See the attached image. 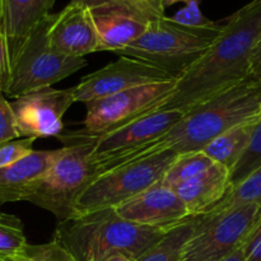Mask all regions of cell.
Segmentation results:
<instances>
[{
	"label": "cell",
	"instance_id": "5bb4252c",
	"mask_svg": "<svg viewBox=\"0 0 261 261\" xmlns=\"http://www.w3.org/2000/svg\"><path fill=\"white\" fill-rule=\"evenodd\" d=\"M114 209L125 221L148 227H173L193 217L176 191L162 182Z\"/></svg>",
	"mask_w": 261,
	"mask_h": 261
},
{
	"label": "cell",
	"instance_id": "e0dca14e",
	"mask_svg": "<svg viewBox=\"0 0 261 261\" xmlns=\"http://www.w3.org/2000/svg\"><path fill=\"white\" fill-rule=\"evenodd\" d=\"M55 0H7L12 66L30 33L51 14Z\"/></svg>",
	"mask_w": 261,
	"mask_h": 261
},
{
	"label": "cell",
	"instance_id": "8992f818",
	"mask_svg": "<svg viewBox=\"0 0 261 261\" xmlns=\"http://www.w3.org/2000/svg\"><path fill=\"white\" fill-rule=\"evenodd\" d=\"M177 155L165 150L101 173L78 199L73 218L94 211L116 208L161 182Z\"/></svg>",
	"mask_w": 261,
	"mask_h": 261
},
{
	"label": "cell",
	"instance_id": "ab89813d",
	"mask_svg": "<svg viewBox=\"0 0 261 261\" xmlns=\"http://www.w3.org/2000/svg\"><path fill=\"white\" fill-rule=\"evenodd\" d=\"M3 260H5V259H3V257H0V261H3Z\"/></svg>",
	"mask_w": 261,
	"mask_h": 261
},
{
	"label": "cell",
	"instance_id": "2e32d148",
	"mask_svg": "<svg viewBox=\"0 0 261 261\" xmlns=\"http://www.w3.org/2000/svg\"><path fill=\"white\" fill-rule=\"evenodd\" d=\"M231 189V172L214 163L191 180L175 189L190 216H203L211 212Z\"/></svg>",
	"mask_w": 261,
	"mask_h": 261
},
{
	"label": "cell",
	"instance_id": "3957f363",
	"mask_svg": "<svg viewBox=\"0 0 261 261\" xmlns=\"http://www.w3.org/2000/svg\"><path fill=\"white\" fill-rule=\"evenodd\" d=\"M172 227H148L125 221L114 208L82 214L58 223L54 239L76 261H101L114 254L138 260Z\"/></svg>",
	"mask_w": 261,
	"mask_h": 261
},
{
	"label": "cell",
	"instance_id": "7c38bea8",
	"mask_svg": "<svg viewBox=\"0 0 261 261\" xmlns=\"http://www.w3.org/2000/svg\"><path fill=\"white\" fill-rule=\"evenodd\" d=\"M75 103L73 88H45L10 102L19 138H59L64 130V115Z\"/></svg>",
	"mask_w": 261,
	"mask_h": 261
},
{
	"label": "cell",
	"instance_id": "8d00e7d4",
	"mask_svg": "<svg viewBox=\"0 0 261 261\" xmlns=\"http://www.w3.org/2000/svg\"><path fill=\"white\" fill-rule=\"evenodd\" d=\"M256 79H257V84H259V87H260V89H261V75L260 76H256Z\"/></svg>",
	"mask_w": 261,
	"mask_h": 261
},
{
	"label": "cell",
	"instance_id": "d6a6232c",
	"mask_svg": "<svg viewBox=\"0 0 261 261\" xmlns=\"http://www.w3.org/2000/svg\"><path fill=\"white\" fill-rule=\"evenodd\" d=\"M145 4L149 5L154 12H157L160 15H165V4H163V0H142Z\"/></svg>",
	"mask_w": 261,
	"mask_h": 261
},
{
	"label": "cell",
	"instance_id": "cb8c5ba5",
	"mask_svg": "<svg viewBox=\"0 0 261 261\" xmlns=\"http://www.w3.org/2000/svg\"><path fill=\"white\" fill-rule=\"evenodd\" d=\"M27 245L22 221L13 214L0 213V257L12 259Z\"/></svg>",
	"mask_w": 261,
	"mask_h": 261
},
{
	"label": "cell",
	"instance_id": "74e56055",
	"mask_svg": "<svg viewBox=\"0 0 261 261\" xmlns=\"http://www.w3.org/2000/svg\"><path fill=\"white\" fill-rule=\"evenodd\" d=\"M259 121H261V106H260V114H259Z\"/></svg>",
	"mask_w": 261,
	"mask_h": 261
},
{
	"label": "cell",
	"instance_id": "d4e9b609",
	"mask_svg": "<svg viewBox=\"0 0 261 261\" xmlns=\"http://www.w3.org/2000/svg\"><path fill=\"white\" fill-rule=\"evenodd\" d=\"M261 166V121H257L252 132L249 145L242 157L231 171V188L239 185L241 181Z\"/></svg>",
	"mask_w": 261,
	"mask_h": 261
},
{
	"label": "cell",
	"instance_id": "1f68e13d",
	"mask_svg": "<svg viewBox=\"0 0 261 261\" xmlns=\"http://www.w3.org/2000/svg\"><path fill=\"white\" fill-rule=\"evenodd\" d=\"M221 261H246V251H245V247L241 246L240 249H237L236 251L232 252L231 255H228L227 257L222 259Z\"/></svg>",
	"mask_w": 261,
	"mask_h": 261
},
{
	"label": "cell",
	"instance_id": "52a82bcc",
	"mask_svg": "<svg viewBox=\"0 0 261 261\" xmlns=\"http://www.w3.org/2000/svg\"><path fill=\"white\" fill-rule=\"evenodd\" d=\"M50 15L30 33L23 43L13 63L5 96L18 98L31 92L50 88L87 65L84 58L63 55L53 50L47 37Z\"/></svg>",
	"mask_w": 261,
	"mask_h": 261
},
{
	"label": "cell",
	"instance_id": "ac0fdd59",
	"mask_svg": "<svg viewBox=\"0 0 261 261\" xmlns=\"http://www.w3.org/2000/svg\"><path fill=\"white\" fill-rule=\"evenodd\" d=\"M99 40V51L117 54L144 35L145 20L124 13H92Z\"/></svg>",
	"mask_w": 261,
	"mask_h": 261
},
{
	"label": "cell",
	"instance_id": "277c9868",
	"mask_svg": "<svg viewBox=\"0 0 261 261\" xmlns=\"http://www.w3.org/2000/svg\"><path fill=\"white\" fill-rule=\"evenodd\" d=\"M59 139L65 144L64 153L32 184L24 201L48 211L60 223L73 218L78 199L101 173L91 161L92 138L74 132Z\"/></svg>",
	"mask_w": 261,
	"mask_h": 261
},
{
	"label": "cell",
	"instance_id": "603a6c76",
	"mask_svg": "<svg viewBox=\"0 0 261 261\" xmlns=\"http://www.w3.org/2000/svg\"><path fill=\"white\" fill-rule=\"evenodd\" d=\"M74 4H82L92 13H124L145 22H152L160 15L142 0H70Z\"/></svg>",
	"mask_w": 261,
	"mask_h": 261
},
{
	"label": "cell",
	"instance_id": "ba28073f",
	"mask_svg": "<svg viewBox=\"0 0 261 261\" xmlns=\"http://www.w3.org/2000/svg\"><path fill=\"white\" fill-rule=\"evenodd\" d=\"M260 217L261 205L257 204L200 216L181 261H221L244 246Z\"/></svg>",
	"mask_w": 261,
	"mask_h": 261
},
{
	"label": "cell",
	"instance_id": "9a60e30c",
	"mask_svg": "<svg viewBox=\"0 0 261 261\" xmlns=\"http://www.w3.org/2000/svg\"><path fill=\"white\" fill-rule=\"evenodd\" d=\"M64 153V147L54 150H33L30 155L8 167L0 168V206L24 201L30 188Z\"/></svg>",
	"mask_w": 261,
	"mask_h": 261
},
{
	"label": "cell",
	"instance_id": "5b68a950",
	"mask_svg": "<svg viewBox=\"0 0 261 261\" xmlns=\"http://www.w3.org/2000/svg\"><path fill=\"white\" fill-rule=\"evenodd\" d=\"M222 28L223 23L209 28L188 27L165 15L148 23L144 35L116 55L139 59L177 79L198 63Z\"/></svg>",
	"mask_w": 261,
	"mask_h": 261
},
{
	"label": "cell",
	"instance_id": "4fadbf2b",
	"mask_svg": "<svg viewBox=\"0 0 261 261\" xmlns=\"http://www.w3.org/2000/svg\"><path fill=\"white\" fill-rule=\"evenodd\" d=\"M47 37L53 50L63 55L84 58L99 51L93 15L82 4L69 3L61 12L51 14Z\"/></svg>",
	"mask_w": 261,
	"mask_h": 261
},
{
	"label": "cell",
	"instance_id": "f1b7e54d",
	"mask_svg": "<svg viewBox=\"0 0 261 261\" xmlns=\"http://www.w3.org/2000/svg\"><path fill=\"white\" fill-rule=\"evenodd\" d=\"M199 4H200V0H189L185 7L178 10L175 15H172L171 19L180 24L196 28H209L218 24L201 13Z\"/></svg>",
	"mask_w": 261,
	"mask_h": 261
},
{
	"label": "cell",
	"instance_id": "6da1fadb",
	"mask_svg": "<svg viewBox=\"0 0 261 261\" xmlns=\"http://www.w3.org/2000/svg\"><path fill=\"white\" fill-rule=\"evenodd\" d=\"M261 38V0L229 15L221 35L186 73L176 79L172 94L158 111L186 112L251 78V59Z\"/></svg>",
	"mask_w": 261,
	"mask_h": 261
},
{
	"label": "cell",
	"instance_id": "7a4b0ae2",
	"mask_svg": "<svg viewBox=\"0 0 261 261\" xmlns=\"http://www.w3.org/2000/svg\"><path fill=\"white\" fill-rule=\"evenodd\" d=\"M260 106L261 89L256 76H251L184 112L177 124L133 155L127 163L165 150L176 154L203 150L227 130L245 122L259 121Z\"/></svg>",
	"mask_w": 261,
	"mask_h": 261
},
{
	"label": "cell",
	"instance_id": "4dcf8cb0",
	"mask_svg": "<svg viewBox=\"0 0 261 261\" xmlns=\"http://www.w3.org/2000/svg\"><path fill=\"white\" fill-rule=\"evenodd\" d=\"M251 73L254 76L261 75V38L255 47L251 59Z\"/></svg>",
	"mask_w": 261,
	"mask_h": 261
},
{
	"label": "cell",
	"instance_id": "836d02e7",
	"mask_svg": "<svg viewBox=\"0 0 261 261\" xmlns=\"http://www.w3.org/2000/svg\"><path fill=\"white\" fill-rule=\"evenodd\" d=\"M246 261H261V239L256 246L251 251V254L246 257Z\"/></svg>",
	"mask_w": 261,
	"mask_h": 261
},
{
	"label": "cell",
	"instance_id": "7402d4cb",
	"mask_svg": "<svg viewBox=\"0 0 261 261\" xmlns=\"http://www.w3.org/2000/svg\"><path fill=\"white\" fill-rule=\"evenodd\" d=\"M250 204L261 205V166L239 185L232 186L226 196L206 214H219Z\"/></svg>",
	"mask_w": 261,
	"mask_h": 261
},
{
	"label": "cell",
	"instance_id": "d6986e66",
	"mask_svg": "<svg viewBox=\"0 0 261 261\" xmlns=\"http://www.w3.org/2000/svg\"><path fill=\"white\" fill-rule=\"evenodd\" d=\"M256 122H245L227 130L209 143L203 152L213 162L223 166L231 172L246 150Z\"/></svg>",
	"mask_w": 261,
	"mask_h": 261
},
{
	"label": "cell",
	"instance_id": "ffe728a7",
	"mask_svg": "<svg viewBox=\"0 0 261 261\" xmlns=\"http://www.w3.org/2000/svg\"><path fill=\"white\" fill-rule=\"evenodd\" d=\"M200 216L190 217L173 226L162 239L135 261H181L184 247L198 227Z\"/></svg>",
	"mask_w": 261,
	"mask_h": 261
},
{
	"label": "cell",
	"instance_id": "484cf974",
	"mask_svg": "<svg viewBox=\"0 0 261 261\" xmlns=\"http://www.w3.org/2000/svg\"><path fill=\"white\" fill-rule=\"evenodd\" d=\"M13 261H76L75 257L55 239L47 244H28L20 254L12 257Z\"/></svg>",
	"mask_w": 261,
	"mask_h": 261
},
{
	"label": "cell",
	"instance_id": "d590c367",
	"mask_svg": "<svg viewBox=\"0 0 261 261\" xmlns=\"http://www.w3.org/2000/svg\"><path fill=\"white\" fill-rule=\"evenodd\" d=\"M189 0H163V4H165V8L170 7V5L176 4V3H188Z\"/></svg>",
	"mask_w": 261,
	"mask_h": 261
},
{
	"label": "cell",
	"instance_id": "4316f807",
	"mask_svg": "<svg viewBox=\"0 0 261 261\" xmlns=\"http://www.w3.org/2000/svg\"><path fill=\"white\" fill-rule=\"evenodd\" d=\"M12 73V60L8 35L7 0H0V91L5 92Z\"/></svg>",
	"mask_w": 261,
	"mask_h": 261
},
{
	"label": "cell",
	"instance_id": "9c48e42d",
	"mask_svg": "<svg viewBox=\"0 0 261 261\" xmlns=\"http://www.w3.org/2000/svg\"><path fill=\"white\" fill-rule=\"evenodd\" d=\"M175 86L176 79L144 84L89 102L86 105L83 127L78 133L84 137L98 138L158 111L161 105L172 94Z\"/></svg>",
	"mask_w": 261,
	"mask_h": 261
},
{
	"label": "cell",
	"instance_id": "f35d334b",
	"mask_svg": "<svg viewBox=\"0 0 261 261\" xmlns=\"http://www.w3.org/2000/svg\"><path fill=\"white\" fill-rule=\"evenodd\" d=\"M3 261H13L12 259H5V260H3Z\"/></svg>",
	"mask_w": 261,
	"mask_h": 261
},
{
	"label": "cell",
	"instance_id": "30bf717a",
	"mask_svg": "<svg viewBox=\"0 0 261 261\" xmlns=\"http://www.w3.org/2000/svg\"><path fill=\"white\" fill-rule=\"evenodd\" d=\"M182 116L184 112L178 110L155 111L102 137L92 138V163L99 173L125 165L143 148L162 138Z\"/></svg>",
	"mask_w": 261,
	"mask_h": 261
},
{
	"label": "cell",
	"instance_id": "44dd1931",
	"mask_svg": "<svg viewBox=\"0 0 261 261\" xmlns=\"http://www.w3.org/2000/svg\"><path fill=\"white\" fill-rule=\"evenodd\" d=\"M214 163L216 162H213L203 150L178 154L165 173L161 182L162 185L175 190L178 185L208 170Z\"/></svg>",
	"mask_w": 261,
	"mask_h": 261
},
{
	"label": "cell",
	"instance_id": "83f0119b",
	"mask_svg": "<svg viewBox=\"0 0 261 261\" xmlns=\"http://www.w3.org/2000/svg\"><path fill=\"white\" fill-rule=\"evenodd\" d=\"M35 138H22L0 143V168L8 167L33 152Z\"/></svg>",
	"mask_w": 261,
	"mask_h": 261
},
{
	"label": "cell",
	"instance_id": "e575fe53",
	"mask_svg": "<svg viewBox=\"0 0 261 261\" xmlns=\"http://www.w3.org/2000/svg\"><path fill=\"white\" fill-rule=\"evenodd\" d=\"M101 261H134L133 259H130L129 256L124 254H114V255H110V256L105 257Z\"/></svg>",
	"mask_w": 261,
	"mask_h": 261
},
{
	"label": "cell",
	"instance_id": "8fae6325",
	"mask_svg": "<svg viewBox=\"0 0 261 261\" xmlns=\"http://www.w3.org/2000/svg\"><path fill=\"white\" fill-rule=\"evenodd\" d=\"M167 81H175V78L139 59L120 56L119 60L84 75L73 87L74 99L87 105L126 89Z\"/></svg>",
	"mask_w": 261,
	"mask_h": 261
},
{
	"label": "cell",
	"instance_id": "f546056e",
	"mask_svg": "<svg viewBox=\"0 0 261 261\" xmlns=\"http://www.w3.org/2000/svg\"><path fill=\"white\" fill-rule=\"evenodd\" d=\"M18 138L19 134L15 126L14 114L10 102L5 98L4 92L0 91V143Z\"/></svg>",
	"mask_w": 261,
	"mask_h": 261
}]
</instances>
